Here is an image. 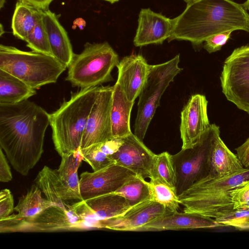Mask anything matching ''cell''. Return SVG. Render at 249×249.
<instances>
[{"label":"cell","mask_w":249,"mask_h":249,"mask_svg":"<svg viewBox=\"0 0 249 249\" xmlns=\"http://www.w3.org/2000/svg\"><path fill=\"white\" fill-rule=\"evenodd\" d=\"M208 101L200 94L192 95L181 112V149L191 148L197 143L210 125L207 113Z\"/></svg>","instance_id":"13"},{"label":"cell","mask_w":249,"mask_h":249,"mask_svg":"<svg viewBox=\"0 0 249 249\" xmlns=\"http://www.w3.org/2000/svg\"><path fill=\"white\" fill-rule=\"evenodd\" d=\"M236 155L245 168H249V138L240 146L235 148Z\"/></svg>","instance_id":"39"},{"label":"cell","mask_w":249,"mask_h":249,"mask_svg":"<svg viewBox=\"0 0 249 249\" xmlns=\"http://www.w3.org/2000/svg\"><path fill=\"white\" fill-rule=\"evenodd\" d=\"M114 193L123 196L132 207L152 200L149 182L137 175Z\"/></svg>","instance_id":"28"},{"label":"cell","mask_w":249,"mask_h":249,"mask_svg":"<svg viewBox=\"0 0 249 249\" xmlns=\"http://www.w3.org/2000/svg\"><path fill=\"white\" fill-rule=\"evenodd\" d=\"M66 207L80 220L83 221L89 229H99L98 220L85 200H80L70 205L67 204Z\"/></svg>","instance_id":"33"},{"label":"cell","mask_w":249,"mask_h":249,"mask_svg":"<svg viewBox=\"0 0 249 249\" xmlns=\"http://www.w3.org/2000/svg\"><path fill=\"white\" fill-rule=\"evenodd\" d=\"M89 229L71 211L53 205L36 215L27 219L11 214L0 219V232H54Z\"/></svg>","instance_id":"8"},{"label":"cell","mask_w":249,"mask_h":249,"mask_svg":"<svg viewBox=\"0 0 249 249\" xmlns=\"http://www.w3.org/2000/svg\"><path fill=\"white\" fill-rule=\"evenodd\" d=\"M4 30H3V27L2 24H0V36H1L4 33Z\"/></svg>","instance_id":"45"},{"label":"cell","mask_w":249,"mask_h":249,"mask_svg":"<svg viewBox=\"0 0 249 249\" xmlns=\"http://www.w3.org/2000/svg\"><path fill=\"white\" fill-rule=\"evenodd\" d=\"M119 62L117 53L107 42H87L81 53H74L66 80L81 89L99 86L112 80L111 71Z\"/></svg>","instance_id":"6"},{"label":"cell","mask_w":249,"mask_h":249,"mask_svg":"<svg viewBox=\"0 0 249 249\" xmlns=\"http://www.w3.org/2000/svg\"><path fill=\"white\" fill-rule=\"evenodd\" d=\"M42 10L18 0L12 21L13 35L25 41L29 33L42 18Z\"/></svg>","instance_id":"25"},{"label":"cell","mask_w":249,"mask_h":249,"mask_svg":"<svg viewBox=\"0 0 249 249\" xmlns=\"http://www.w3.org/2000/svg\"><path fill=\"white\" fill-rule=\"evenodd\" d=\"M13 196L8 189L1 190L0 192V219L5 218L14 210Z\"/></svg>","instance_id":"37"},{"label":"cell","mask_w":249,"mask_h":249,"mask_svg":"<svg viewBox=\"0 0 249 249\" xmlns=\"http://www.w3.org/2000/svg\"><path fill=\"white\" fill-rule=\"evenodd\" d=\"M151 65L140 54L125 56L119 62L116 83L126 98L134 102L139 96L146 81Z\"/></svg>","instance_id":"15"},{"label":"cell","mask_w":249,"mask_h":249,"mask_svg":"<svg viewBox=\"0 0 249 249\" xmlns=\"http://www.w3.org/2000/svg\"><path fill=\"white\" fill-rule=\"evenodd\" d=\"M215 221L223 226H231L237 229L241 224L249 221V209L234 210Z\"/></svg>","instance_id":"34"},{"label":"cell","mask_w":249,"mask_h":249,"mask_svg":"<svg viewBox=\"0 0 249 249\" xmlns=\"http://www.w3.org/2000/svg\"><path fill=\"white\" fill-rule=\"evenodd\" d=\"M66 68L53 56L0 45V70L18 78L35 89L55 83Z\"/></svg>","instance_id":"5"},{"label":"cell","mask_w":249,"mask_h":249,"mask_svg":"<svg viewBox=\"0 0 249 249\" xmlns=\"http://www.w3.org/2000/svg\"><path fill=\"white\" fill-rule=\"evenodd\" d=\"M242 4L232 0H199L187 5L172 19L173 28L168 42L189 41L196 47L209 37L229 31L249 33V14Z\"/></svg>","instance_id":"2"},{"label":"cell","mask_w":249,"mask_h":249,"mask_svg":"<svg viewBox=\"0 0 249 249\" xmlns=\"http://www.w3.org/2000/svg\"><path fill=\"white\" fill-rule=\"evenodd\" d=\"M137 175L116 163L97 171L82 173L80 191L83 200L114 192Z\"/></svg>","instance_id":"12"},{"label":"cell","mask_w":249,"mask_h":249,"mask_svg":"<svg viewBox=\"0 0 249 249\" xmlns=\"http://www.w3.org/2000/svg\"><path fill=\"white\" fill-rule=\"evenodd\" d=\"M230 194L233 209H243L249 201V179L237 185Z\"/></svg>","instance_id":"35"},{"label":"cell","mask_w":249,"mask_h":249,"mask_svg":"<svg viewBox=\"0 0 249 249\" xmlns=\"http://www.w3.org/2000/svg\"><path fill=\"white\" fill-rule=\"evenodd\" d=\"M207 162L209 174L216 177L231 175L245 168L236 154L221 139L220 131L212 138Z\"/></svg>","instance_id":"19"},{"label":"cell","mask_w":249,"mask_h":249,"mask_svg":"<svg viewBox=\"0 0 249 249\" xmlns=\"http://www.w3.org/2000/svg\"><path fill=\"white\" fill-rule=\"evenodd\" d=\"M134 103L126 98L116 82L113 86L110 114L113 138H124L132 133L130 120Z\"/></svg>","instance_id":"22"},{"label":"cell","mask_w":249,"mask_h":249,"mask_svg":"<svg viewBox=\"0 0 249 249\" xmlns=\"http://www.w3.org/2000/svg\"><path fill=\"white\" fill-rule=\"evenodd\" d=\"M35 184L53 205L68 210L65 201L77 200L72 192L61 179L58 169L47 166L39 172L35 179Z\"/></svg>","instance_id":"21"},{"label":"cell","mask_w":249,"mask_h":249,"mask_svg":"<svg viewBox=\"0 0 249 249\" xmlns=\"http://www.w3.org/2000/svg\"><path fill=\"white\" fill-rule=\"evenodd\" d=\"M12 179L11 169L2 149L0 148V181L7 182Z\"/></svg>","instance_id":"38"},{"label":"cell","mask_w":249,"mask_h":249,"mask_svg":"<svg viewBox=\"0 0 249 249\" xmlns=\"http://www.w3.org/2000/svg\"><path fill=\"white\" fill-rule=\"evenodd\" d=\"M25 41L27 47L33 51L54 56L42 17L29 33Z\"/></svg>","instance_id":"32"},{"label":"cell","mask_w":249,"mask_h":249,"mask_svg":"<svg viewBox=\"0 0 249 249\" xmlns=\"http://www.w3.org/2000/svg\"><path fill=\"white\" fill-rule=\"evenodd\" d=\"M104 0L107 1L108 2H109L111 3H114L119 1V0Z\"/></svg>","instance_id":"44"},{"label":"cell","mask_w":249,"mask_h":249,"mask_svg":"<svg viewBox=\"0 0 249 249\" xmlns=\"http://www.w3.org/2000/svg\"><path fill=\"white\" fill-rule=\"evenodd\" d=\"M149 183L152 200L160 204L168 211H178L180 202L175 189L156 178H150Z\"/></svg>","instance_id":"29"},{"label":"cell","mask_w":249,"mask_h":249,"mask_svg":"<svg viewBox=\"0 0 249 249\" xmlns=\"http://www.w3.org/2000/svg\"><path fill=\"white\" fill-rule=\"evenodd\" d=\"M186 3L187 5H190L197 1H198L199 0H183Z\"/></svg>","instance_id":"42"},{"label":"cell","mask_w":249,"mask_h":249,"mask_svg":"<svg viewBox=\"0 0 249 249\" xmlns=\"http://www.w3.org/2000/svg\"><path fill=\"white\" fill-rule=\"evenodd\" d=\"M31 4L42 10L48 9L53 0H18Z\"/></svg>","instance_id":"40"},{"label":"cell","mask_w":249,"mask_h":249,"mask_svg":"<svg viewBox=\"0 0 249 249\" xmlns=\"http://www.w3.org/2000/svg\"><path fill=\"white\" fill-rule=\"evenodd\" d=\"M220 80L226 99L249 114V45L235 49L225 60Z\"/></svg>","instance_id":"10"},{"label":"cell","mask_w":249,"mask_h":249,"mask_svg":"<svg viewBox=\"0 0 249 249\" xmlns=\"http://www.w3.org/2000/svg\"><path fill=\"white\" fill-rule=\"evenodd\" d=\"M41 192L36 184L33 185L26 194L19 198L14 208L18 213L14 216L18 218H30L53 205L42 197Z\"/></svg>","instance_id":"26"},{"label":"cell","mask_w":249,"mask_h":249,"mask_svg":"<svg viewBox=\"0 0 249 249\" xmlns=\"http://www.w3.org/2000/svg\"><path fill=\"white\" fill-rule=\"evenodd\" d=\"M61 160L58 171L61 179L72 192L77 200H83L80 191V179L77 171L83 160L79 153L76 152L61 156Z\"/></svg>","instance_id":"27"},{"label":"cell","mask_w":249,"mask_h":249,"mask_svg":"<svg viewBox=\"0 0 249 249\" xmlns=\"http://www.w3.org/2000/svg\"><path fill=\"white\" fill-rule=\"evenodd\" d=\"M79 153L84 160L89 163L93 171H97L115 163L110 155L103 149L102 143L92 144L79 148Z\"/></svg>","instance_id":"31"},{"label":"cell","mask_w":249,"mask_h":249,"mask_svg":"<svg viewBox=\"0 0 249 249\" xmlns=\"http://www.w3.org/2000/svg\"><path fill=\"white\" fill-rule=\"evenodd\" d=\"M168 212L163 206L152 200L136 206L124 215L99 222V229L119 231H138L145 224Z\"/></svg>","instance_id":"16"},{"label":"cell","mask_w":249,"mask_h":249,"mask_svg":"<svg viewBox=\"0 0 249 249\" xmlns=\"http://www.w3.org/2000/svg\"><path fill=\"white\" fill-rule=\"evenodd\" d=\"M151 178L158 179L175 189L176 173L172 155L167 152L155 155Z\"/></svg>","instance_id":"30"},{"label":"cell","mask_w":249,"mask_h":249,"mask_svg":"<svg viewBox=\"0 0 249 249\" xmlns=\"http://www.w3.org/2000/svg\"><path fill=\"white\" fill-rule=\"evenodd\" d=\"M223 226L214 220L196 214L185 212H168L152 222L148 223L138 231H159L182 229L214 228Z\"/></svg>","instance_id":"18"},{"label":"cell","mask_w":249,"mask_h":249,"mask_svg":"<svg viewBox=\"0 0 249 249\" xmlns=\"http://www.w3.org/2000/svg\"><path fill=\"white\" fill-rule=\"evenodd\" d=\"M42 20L53 56L68 68L74 53L67 32L55 13L49 9L43 10Z\"/></svg>","instance_id":"20"},{"label":"cell","mask_w":249,"mask_h":249,"mask_svg":"<svg viewBox=\"0 0 249 249\" xmlns=\"http://www.w3.org/2000/svg\"><path fill=\"white\" fill-rule=\"evenodd\" d=\"M219 131L218 126L211 124L195 146L181 149L172 155L176 173L175 189L178 196L208 174L207 159L211 141Z\"/></svg>","instance_id":"9"},{"label":"cell","mask_w":249,"mask_h":249,"mask_svg":"<svg viewBox=\"0 0 249 249\" xmlns=\"http://www.w3.org/2000/svg\"><path fill=\"white\" fill-rule=\"evenodd\" d=\"M100 86L71 94L59 108L50 114V124L55 149L60 156L78 151L89 113Z\"/></svg>","instance_id":"4"},{"label":"cell","mask_w":249,"mask_h":249,"mask_svg":"<svg viewBox=\"0 0 249 249\" xmlns=\"http://www.w3.org/2000/svg\"><path fill=\"white\" fill-rule=\"evenodd\" d=\"M231 31L219 33L207 38L203 48L209 53H214L221 50L231 36Z\"/></svg>","instance_id":"36"},{"label":"cell","mask_w":249,"mask_h":249,"mask_svg":"<svg viewBox=\"0 0 249 249\" xmlns=\"http://www.w3.org/2000/svg\"><path fill=\"white\" fill-rule=\"evenodd\" d=\"M85 201L91 209L99 223L101 220L123 215L133 208L123 196L114 192Z\"/></svg>","instance_id":"23"},{"label":"cell","mask_w":249,"mask_h":249,"mask_svg":"<svg viewBox=\"0 0 249 249\" xmlns=\"http://www.w3.org/2000/svg\"><path fill=\"white\" fill-rule=\"evenodd\" d=\"M36 89L24 82L0 70V105L17 104L36 94Z\"/></svg>","instance_id":"24"},{"label":"cell","mask_w":249,"mask_h":249,"mask_svg":"<svg viewBox=\"0 0 249 249\" xmlns=\"http://www.w3.org/2000/svg\"><path fill=\"white\" fill-rule=\"evenodd\" d=\"M179 55L161 63L150 66L144 85L139 95L134 134L142 141L160 98L175 76L182 71Z\"/></svg>","instance_id":"7"},{"label":"cell","mask_w":249,"mask_h":249,"mask_svg":"<svg viewBox=\"0 0 249 249\" xmlns=\"http://www.w3.org/2000/svg\"><path fill=\"white\" fill-rule=\"evenodd\" d=\"M249 179V168L231 175L202 178L178 196L183 212L216 220L234 210L230 192Z\"/></svg>","instance_id":"3"},{"label":"cell","mask_w":249,"mask_h":249,"mask_svg":"<svg viewBox=\"0 0 249 249\" xmlns=\"http://www.w3.org/2000/svg\"><path fill=\"white\" fill-rule=\"evenodd\" d=\"M5 0H0V8L1 9L5 3Z\"/></svg>","instance_id":"43"},{"label":"cell","mask_w":249,"mask_h":249,"mask_svg":"<svg viewBox=\"0 0 249 249\" xmlns=\"http://www.w3.org/2000/svg\"><path fill=\"white\" fill-rule=\"evenodd\" d=\"M123 140L119 149L111 156L115 163L143 178H151L156 154L132 133Z\"/></svg>","instance_id":"14"},{"label":"cell","mask_w":249,"mask_h":249,"mask_svg":"<svg viewBox=\"0 0 249 249\" xmlns=\"http://www.w3.org/2000/svg\"><path fill=\"white\" fill-rule=\"evenodd\" d=\"M138 21V27L133 40L136 47L162 44L171 35L172 19L156 13L150 8L141 10Z\"/></svg>","instance_id":"17"},{"label":"cell","mask_w":249,"mask_h":249,"mask_svg":"<svg viewBox=\"0 0 249 249\" xmlns=\"http://www.w3.org/2000/svg\"><path fill=\"white\" fill-rule=\"evenodd\" d=\"M50 114L28 100L0 105V146L13 168L27 176L43 152Z\"/></svg>","instance_id":"1"},{"label":"cell","mask_w":249,"mask_h":249,"mask_svg":"<svg viewBox=\"0 0 249 249\" xmlns=\"http://www.w3.org/2000/svg\"><path fill=\"white\" fill-rule=\"evenodd\" d=\"M242 5L246 10H249V0H247Z\"/></svg>","instance_id":"41"},{"label":"cell","mask_w":249,"mask_h":249,"mask_svg":"<svg viewBox=\"0 0 249 249\" xmlns=\"http://www.w3.org/2000/svg\"><path fill=\"white\" fill-rule=\"evenodd\" d=\"M113 86H101L89 113L80 148L103 143L113 138L111 107Z\"/></svg>","instance_id":"11"}]
</instances>
